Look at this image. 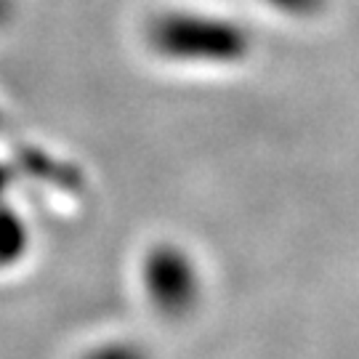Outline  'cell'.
I'll use <instances>...</instances> for the list:
<instances>
[{"label": "cell", "instance_id": "obj_5", "mask_svg": "<svg viewBox=\"0 0 359 359\" xmlns=\"http://www.w3.org/2000/svg\"><path fill=\"white\" fill-rule=\"evenodd\" d=\"M83 359H147L144 351L133 344H104V346H96L93 351H88Z\"/></svg>", "mask_w": 359, "mask_h": 359}, {"label": "cell", "instance_id": "obj_6", "mask_svg": "<svg viewBox=\"0 0 359 359\" xmlns=\"http://www.w3.org/2000/svg\"><path fill=\"white\" fill-rule=\"evenodd\" d=\"M13 16V0H0V27L8 25Z\"/></svg>", "mask_w": 359, "mask_h": 359}, {"label": "cell", "instance_id": "obj_1", "mask_svg": "<svg viewBox=\"0 0 359 359\" xmlns=\"http://www.w3.org/2000/svg\"><path fill=\"white\" fill-rule=\"evenodd\" d=\"M147 48L168 65L234 69L253 56V32L237 16L203 8L154 13L144 29Z\"/></svg>", "mask_w": 359, "mask_h": 359}, {"label": "cell", "instance_id": "obj_3", "mask_svg": "<svg viewBox=\"0 0 359 359\" xmlns=\"http://www.w3.org/2000/svg\"><path fill=\"white\" fill-rule=\"evenodd\" d=\"M25 245H27V237L19 216L3 210L0 213V266L6 261H11L13 256L19 258V253L25 250Z\"/></svg>", "mask_w": 359, "mask_h": 359}, {"label": "cell", "instance_id": "obj_2", "mask_svg": "<svg viewBox=\"0 0 359 359\" xmlns=\"http://www.w3.org/2000/svg\"><path fill=\"white\" fill-rule=\"evenodd\" d=\"M142 287L147 301L163 317H184L203 298V277L194 261L179 245L152 248L142 266Z\"/></svg>", "mask_w": 359, "mask_h": 359}, {"label": "cell", "instance_id": "obj_4", "mask_svg": "<svg viewBox=\"0 0 359 359\" xmlns=\"http://www.w3.org/2000/svg\"><path fill=\"white\" fill-rule=\"evenodd\" d=\"M269 11L280 13V16H287V19H298V22H304V19H314V16H320L325 8H327V3L330 0H261Z\"/></svg>", "mask_w": 359, "mask_h": 359}]
</instances>
